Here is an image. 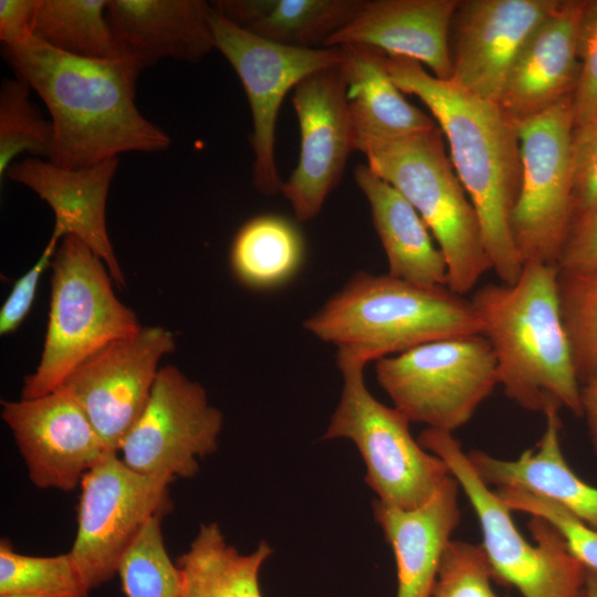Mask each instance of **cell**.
Returning <instances> with one entry per match:
<instances>
[{
	"label": "cell",
	"instance_id": "cell-9",
	"mask_svg": "<svg viewBox=\"0 0 597 597\" xmlns=\"http://www.w3.org/2000/svg\"><path fill=\"white\" fill-rule=\"evenodd\" d=\"M376 379L410 422L453 432L499 385L496 360L482 334L440 339L378 359Z\"/></svg>",
	"mask_w": 597,
	"mask_h": 597
},
{
	"label": "cell",
	"instance_id": "cell-21",
	"mask_svg": "<svg viewBox=\"0 0 597 597\" xmlns=\"http://www.w3.org/2000/svg\"><path fill=\"white\" fill-rule=\"evenodd\" d=\"M211 11L203 0H107L106 19L121 55L147 67L198 62L216 49Z\"/></svg>",
	"mask_w": 597,
	"mask_h": 597
},
{
	"label": "cell",
	"instance_id": "cell-23",
	"mask_svg": "<svg viewBox=\"0 0 597 597\" xmlns=\"http://www.w3.org/2000/svg\"><path fill=\"white\" fill-rule=\"evenodd\" d=\"M544 416L546 425L540 442L515 460L500 459L482 450L467 452L468 458L489 486L517 488L542 495L597 528V488L578 476L563 454L559 411Z\"/></svg>",
	"mask_w": 597,
	"mask_h": 597
},
{
	"label": "cell",
	"instance_id": "cell-1",
	"mask_svg": "<svg viewBox=\"0 0 597 597\" xmlns=\"http://www.w3.org/2000/svg\"><path fill=\"white\" fill-rule=\"evenodd\" d=\"M3 49L15 76L50 112L53 138L46 160L77 169L124 153H157L170 146L169 135L136 106L137 78L145 69L138 61L80 57L34 35Z\"/></svg>",
	"mask_w": 597,
	"mask_h": 597
},
{
	"label": "cell",
	"instance_id": "cell-15",
	"mask_svg": "<svg viewBox=\"0 0 597 597\" xmlns=\"http://www.w3.org/2000/svg\"><path fill=\"white\" fill-rule=\"evenodd\" d=\"M292 104L300 124L301 150L281 193L296 220L305 222L317 217L355 150L342 63L302 80L293 90Z\"/></svg>",
	"mask_w": 597,
	"mask_h": 597
},
{
	"label": "cell",
	"instance_id": "cell-16",
	"mask_svg": "<svg viewBox=\"0 0 597 597\" xmlns=\"http://www.w3.org/2000/svg\"><path fill=\"white\" fill-rule=\"evenodd\" d=\"M1 418L31 482L40 489L72 491L85 473L114 453L63 387L36 398L2 400Z\"/></svg>",
	"mask_w": 597,
	"mask_h": 597
},
{
	"label": "cell",
	"instance_id": "cell-24",
	"mask_svg": "<svg viewBox=\"0 0 597 597\" xmlns=\"http://www.w3.org/2000/svg\"><path fill=\"white\" fill-rule=\"evenodd\" d=\"M342 70L354 148L434 129L436 122L411 105L384 65V52L371 46L346 44Z\"/></svg>",
	"mask_w": 597,
	"mask_h": 597
},
{
	"label": "cell",
	"instance_id": "cell-37",
	"mask_svg": "<svg viewBox=\"0 0 597 597\" xmlns=\"http://www.w3.org/2000/svg\"><path fill=\"white\" fill-rule=\"evenodd\" d=\"M597 211V118L573 136V224ZM572 230V229H570Z\"/></svg>",
	"mask_w": 597,
	"mask_h": 597
},
{
	"label": "cell",
	"instance_id": "cell-36",
	"mask_svg": "<svg viewBox=\"0 0 597 597\" xmlns=\"http://www.w3.org/2000/svg\"><path fill=\"white\" fill-rule=\"evenodd\" d=\"M579 77L572 97L575 128L597 118V0H585L578 28Z\"/></svg>",
	"mask_w": 597,
	"mask_h": 597
},
{
	"label": "cell",
	"instance_id": "cell-13",
	"mask_svg": "<svg viewBox=\"0 0 597 597\" xmlns=\"http://www.w3.org/2000/svg\"><path fill=\"white\" fill-rule=\"evenodd\" d=\"M223 417L205 388L174 365L160 367L148 401L118 453L133 471L170 480L192 478L198 459L217 451Z\"/></svg>",
	"mask_w": 597,
	"mask_h": 597
},
{
	"label": "cell",
	"instance_id": "cell-28",
	"mask_svg": "<svg viewBox=\"0 0 597 597\" xmlns=\"http://www.w3.org/2000/svg\"><path fill=\"white\" fill-rule=\"evenodd\" d=\"M304 241L296 226L276 214L248 220L237 232L230 251L235 277L254 290H271L289 282L304 260Z\"/></svg>",
	"mask_w": 597,
	"mask_h": 597
},
{
	"label": "cell",
	"instance_id": "cell-26",
	"mask_svg": "<svg viewBox=\"0 0 597 597\" xmlns=\"http://www.w3.org/2000/svg\"><path fill=\"white\" fill-rule=\"evenodd\" d=\"M365 0H217L212 8L240 29L292 48L322 49Z\"/></svg>",
	"mask_w": 597,
	"mask_h": 597
},
{
	"label": "cell",
	"instance_id": "cell-17",
	"mask_svg": "<svg viewBox=\"0 0 597 597\" xmlns=\"http://www.w3.org/2000/svg\"><path fill=\"white\" fill-rule=\"evenodd\" d=\"M559 2L460 0L451 25V81L498 104L520 50Z\"/></svg>",
	"mask_w": 597,
	"mask_h": 597
},
{
	"label": "cell",
	"instance_id": "cell-33",
	"mask_svg": "<svg viewBox=\"0 0 597 597\" xmlns=\"http://www.w3.org/2000/svg\"><path fill=\"white\" fill-rule=\"evenodd\" d=\"M70 553L49 557L20 554L0 542V596L77 595L87 596Z\"/></svg>",
	"mask_w": 597,
	"mask_h": 597
},
{
	"label": "cell",
	"instance_id": "cell-35",
	"mask_svg": "<svg viewBox=\"0 0 597 597\" xmlns=\"http://www.w3.org/2000/svg\"><path fill=\"white\" fill-rule=\"evenodd\" d=\"M482 545L451 541L441 558L431 597H501Z\"/></svg>",
	"mask_w": 597,
	"mask_h": 597
},
{
	"label": "cell",
	"instance_id": "cell-12",
	"mask_svg": "<svg viewBox=\"0 0 597 597\" xmlns=\"http://www.w3.org/2000/svg\"><path fill=\"white\" fill-rule=\"evenodd\" d=\"M210 20L214 46L238 74L250 105L253 185L263 195H276L283 182L274 156L275 126L282 102L289 91L310 74L341 64L342 50L338 46L281 45L240 29L213 8Z\"/></svg>",
	"mask_w": 597,
	"mask_h": 597
},
{
	"label": "cell",
	"instance_id": "cell-30",
	"mask_svg": "<svg viewBox=\"0 0 597 597\" xmlns=\"http://www.w3.org/2000/svg\"><path fill=\"white\" fill-rule=\"evenodd\" d=\"M557 294L575 373L583 385L597 375V268L558 266Z\"/></svg>",
	"mask_w": 597,
	"mask_h": 597
},
{
	"label": "cell",
	"instance_id": "cell-14",
	"mask_svg": "<svg viewBox=\"0 0 597 597\" xmlns=\"http://www.w3.org/2000/svg\"><path fill=\"white\" fill-rule=\"evenodd\" d=\"M175 347L170 331L142 327L92 355L60 386L78 404L112 452L118 453L148 401L160 359Z\"/></svg>",
	"mask_w": 597,
	"mask_h": 597
},
{
	"label": "cell",
	"instance_id": "cell-39",
	"mask_svg": "<svg viewBox=\"0 0 597 597\" xmlns=\"http://www.w3.org/2000/svg\"><path fill=\"white\" fill-rule=\"evenodd\" d=\"M559 268H597V211L573 226L565 243Z\"/></svg>",
	"mask_w": 597,
	"mask_h": 597
},
{
	"label": "cell",
	"instance_id": "cell-22",
	"mask_svg": "<svg viewBox=\"0 0 597 597\" xmlns=\"http://www.w3.org/2000/svg\"><path fill=\"white\" fill-rule=\"evenodd\" d=\"M459 484L451 475L425 504L401 509L375 500V521L396 562V597H431L439 566L460 523Z\"/></svg>",
	"mask_w": 597,
	"mask_h": 597
},
{
	"label": "cell",
	"instance_id": "cell-19",
	"mask_svg": "<svg viewBox=\"0 0 597 597\" xmlns=\"http://www.w3.org/2000/svg\"><path fill=\"white\" fill-rule=\"evenodd\" d=\"M118 159L69 169L42 158L13 163L7 177L34 191L54 213L52 235H73L84 242L107 266L114 283L126 281L106 229V200Z\"/></svg>",
	"mask_w": 597,
	"mask_h": 597
},
{
	"label": "cell",
	"instance_id": "cell-6",
	"mask_svg": "<svg viewBox=\"0 0 597 597\" xmlns=\"http://www.w3.org/2000/svg\"><path fill=\"white\" fill-rule=\"evenodd\" d=\"M48 327L40 363L21 398L44 396L92 355L137 333L135 312L114 293L106 264L80 239H62L53 256Z\"/></svg>",
	"mask_w": 597,
	"mask_h": 597
},
{
	"label": "cell",
	"instance_id": "cell-4",
	"mask_svg": "<svg viewBox=\"0 0 597 597\" xmlns=\"http://www.w3.org/2000/svg\"><path fill=\"white\" fill-rule=\"evenodd\" d=\"M304 327L337 348V363L366 366L431 342L482 333L470 300L447 286L357 272Z\"/></svg>",
	"mask_w": 597,
	"mask_h": 597
},
{
	"label": "cell",
	"instance_id": "cell-8",
	"mask_svg": "<svg viewBox=\"0 0 597 597\" xmlns=\"http://www.w3.org/2000/svg\"><path fill=\"white\" fill-rule=\"evenodd\" d=\"M337 366L342 395L323 439L355 443L366 467L365 481L378 501L401 509L425 504L452 475L448 465L413 439L402 412L371 395L365 366L348 362Z\"/></svg>",
	"mask_w": 597,
	"mask_h": 597
},
{
	"label": "cell",
	"instance_id": "cell-20",
	"mask_svg": "<svg viewBox=\"0 0 597 597\" xmlns=\"http://www.w3.org/2000/svg\"><path fill=\"white\" fill-rule=\"evenodd\" d=\"M460 0H365L325 48L360 44L428 66L451 80L450 33Z\"/></svg>",
	"mask_w": 597,
	"mask_h": 597
},
{
	"label": "cell",
	"instance_id": "cell-18",
	"mask_svg": "<svg viewBox=\"0 0 597 597\" xmlns=\"http://www.w3.org/2000/svg\"><path fill=\"white\" fill-rule=\"evenodd\" d=\"M584 6L585 0H561L520 50L498 103L517 126L573 97L579 77L578 28Z\"/></svg>",
	"mask_w": 597,
	"mask_h": 597
},
{
	"label": "cell",
	"instance_id": "cell-29",
	"mask_svg": "<svg viewBox=\"0 0 597 597\" xmlns=\"http://www.w3.org/2000/svg\"><path fill=\"white\" fill-rule=\"evenodd\" d=\"M107 0H39L33 35L51 48L92 60L122 57L106 19Z\"/></svg>",
	"mask_w": 597,
	"mask_h": 597
},
{
	"label": "cell",
	"instance_id": "cell-38",
	"mask_svg": "<svg viewBox=\"0 0 597 597\" xmlns=\"http://www.w3.org/2000/svg\"><path fill=\"white\" fill-rule=\"evenodd\" d=\"M60 240L51 234L35 264L14 282L0 311L1 335L15 332L29 314L35 298L40 279L46 268L51 265Z\"/></svg>",
	"mask_w": 597,
	"mask_h": 597
},
{
	"label": "cell",
	"instance_id": "cell-40",
	"mask_svg": "<svg viewBox=\"0 0 597 597\" xmlns=\"http://www.w3.org/2000/svg\"><path fill=\"white\" fill-rule=\"evenodd\" d=\"M39 0L0 1V40L3 45L19 43L33 35Z\"/></svg>",
	"mask_w": 597,
	"mask_h": 597
},
{
	"label": "cell",
	"instance_id": "cell-25",
	"mask_svg": "<svg viewBox=\"0 0 597 597\" xmlns=\"http://www.w3.org/2000/svg\"><path fill=\"white\" fill-rule=\"evenodd\" d=\"M354 176L369 203L388 274L422 286H447L444 256L411 203L367 165H358Z\"/></svg>",
	"mask_w": 597,
	"mask_h": 597
},
{
	"label": "cell",
	"instance_id": "cell-31",
	"mask_svg": "<svg viewBox=\"0 0 597 597\" xmlns=\"http://www.w3.org/2000/svg\"><path fill=\"white\" fill-rule=\"evenodd\" d=\"M30 86L22 80L4 78L0 90V181L15 157L28 153L46 157L53 126L30 100Z\"/></svg>",
	"mask_w": 597,
	"mask_h": 597
},
{
	"label": "cell",
	"instance_id": "cell-10",
	"mask_svg": "<svg viewBox=\"0 0 597 597\" xmlns=\"http://www.w3.org/2000/svg\"><path fill=\"white\" fill-rule=\"evenodd\" d=\"M572 97L519 124L522 179L511 233L523 262L558 265L573 224Z\"/></svg>",
	"mask_w": 597,
	"mask_h": 597
},
{
	"label": "cell",
	"instance_id": "cell-7",
	"mask_svg": "<svg viewBox=\"0 0 597 597\" xmlns=\"http://www.w3.org/2000/svg\"><path fill=\"white\" fill-rule=\"evenodd\" d=\"M418 441L446 462L473 507L493 579L522 597H584L586 567L549 523L532 517L531 544L516 527L513 511L481 480L451 432L426 428Z\"/></svg>",
	"mask_w": 597,
	"mask_h": 597
},
{
	"label": "cell",
	"instance_id": "cell-11",
	"mask_svg": "<svg viewBox=\"0 0 597 597\" xmlns=\"http://www.w3.org/2000/svg\"><path fill=\"white\" fill-rule=\"evenodd\" d=\"M170 483L133 471L115 452L84 474L69 553L87 593L117 574L124 553L151 517L170 511Z\"/></svg>",
	"mask_w": 597,
	"mask_h": 597
},
{
	"label": "cell",
	"instance_id": "cell-32",
	"mask_svg": "<svg viewBox=\"0 0 597 597\" xmlns=\"http://www.w3.org/2000/svg\"><path fill=\"white\" fill-rule=\"evenodd\" d=\"M161 519L147 522L118 564L126 597H180V575L167 553Z\"/></svg>",
	"mask_w": 597,
	"mask_h": 597
},
{
	"label": "cell",
	"instance_id": "cell-34",
	"mask_svg": "<svg viewBox=\"0 0 597 597\" xmlns=\"http://www.w3.org/2000/svg\"><path fill=\"white\" fill-rule=\"evenodd\" d=\"M512 510L549 523L565 540L570 553L586 567L597 572V528L590 527L558 503L517 488L495 490Z\"/></svg>",
	"mask_w": 597,
	"mask_h": 597
},
{
	"label": "cell",
	"instance_id": "cell-27",
	"mask_svg": "<svg viewBox=\"0 0 597 597\" xmlns=\"http://www.w3.org/2000/svg\"><path fill=\"white\" fill-rule=\"evenodd\" d=\"M272 553L261 541L254 552L240 554L218 523L201 524L189 549L177 559L180 597H263L259 573Z\"/></svg>",
	"mask_w": 597,
	"mask_h": 597
},
{
	"label": "cell",
	"instance_id": "cell-41",
	"mask_svg": "<svg viewBox=\"0 0 597 597\" xmlns=\"http://www.w3.org/2000/svg\"><path fill=\"white\" fill-rule=\"evenodd\" d=\"M580 407L593 450L597 455V375L582 385Z\"/></svg>",
	"mask_w": 597,
	"mask_h": 597
},
{
	"label": "cell",
	"instance_id": "cell-3",
	"mask_svg": "<svg viewBox=\"0 0 597 597\" xmlns=\"http://www.w3.org/2000/svg\"><path fill=\"white\" fill-rule=\"evenodd\" d=\"M557 273L558 265L526 262L515 283H489L470 301L505 395L528 411L566 409L582 417V385L561 317Z\"/></svg>",
	"mask_w": 597,
	"mask_h": 597
},
{
	"label": "cell",
	"instance_id": "cell-5",
	"mask_svg": "<svg viewBox=\"0 0 597 597\" xmlns=\"http://www.w3.org/2000/svg\"><path fill=\"white\" fill-rule=\"evenodd\" d=\"M417 210L442 252L447 287L464 295L492 270L479 216L447 156L439 127L358 149Z\"/></svg>",
	"mask_w": 597,
	"mask_h": 597
},
{
	"label": "cell",
	"instance_id": "cell-2",
	"mask_svg": "<svg viewBox=\"0 0 597 597\" xmlns=\"http://www.w3.org/2000/svg\"><path fill=\"white\" fill-rule=\"evenodd\" d=\"M384 65L396 86L417 96L438 122L479 216L492 270L502 283H515L524 266L511 233L522 179L519 126L498 104L433 76L415 60L384 54Z\"/></svg>",
	"mask_w": 597,
	"mask_h": 597
},
{
	"label": "cell",
	"instance_id": "cell-42",
	"mask_svg": "<svg viewBox=\"0 0 597 597\" xmlns=\"http://www.w3.org/2000/svg\"><path fill=\"white\" fill-rule=\"evenodd\" d=\"M0 597H82L77 595H7Z\"/></svg>",
	"mask_w": 597,
	"mask_h": 597
}]
</instances>
